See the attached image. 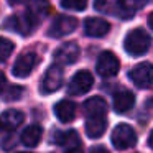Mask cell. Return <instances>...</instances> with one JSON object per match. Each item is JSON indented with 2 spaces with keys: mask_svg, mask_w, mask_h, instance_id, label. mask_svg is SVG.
Listing matches in <instances>:
<instances>
[{
  "mask_svg": "<svg viewBox=\"0 0 153 153\" xmlns=\"http://www.w3.org/2000/svg\"><path fill=\"white\" fill-rule=\"evenodd\" d=\"M77 28V20L69 15H59L53 20L50 27V36L53 38H63L66 35H71Z\"/></svg>",
  "mask_w": 153,
  "mask_h": 153,
  "instance_id": "5b68a950",
  "label": "cell"
},
{
  "mask_svg": "<svg viewBox=\"0 0 153 153\" xmlns=\"http://www.w3.org/2000/svg\"><path fill=\"white\" fill-rule=\"evenodd\" d=\"M110 140H112V145L115 146L117 150H127V148L135 146L137 133L130 125H127V123H119V125L112 130Z\"/></svg>",
  "mask_w": 153,
  "mask_h": 153,
  "instance_id": "7a4b0ae2",
  "label": "cell"
},
{
  "mask_svg": "<svg viewBox=\"0 0 153 153\" xmlns=\"http://www.w3.org/2000/svg\"><path fill=\"white\" fill-rule=\"evenodd\" d=\"M148 107H150V109H152V110H153V97H152V99H150V100H148Z\"/></svg>",
  "mask_w": 153,
  "mask_h": 153,
  "instance_id": "f546056e",
  "label": "cell"
},
{
  "mask_svg": "<svg viewBox=\"0 0 153 153\" xmlns=\"http://www.w3.org/2000/svg\"><path fill=\"white\" fill-rule=\"evenodd\" d=\"M128 77L137 87L148 89L153 84V66L150 63H140L128 73Z\"/></svg>",
  "mask_w": 153,
  "mask_h": 153,
  "instance_id": "3957f363",
  "label": "cell"
},
{
  "mask_svg": "<svg viewBox=\"0 0 153 153\" xmlns=\"http://www.w3.org/2000/svg\"><path fill=\"white\" fill-rule=\"evenodd\" d=\"M38 64V56L35 53H25L17 59L13 66V76L15 77H27L31 74L35 66Z\"/></svg>",
  "mask_w": 153,
  "mask_h": 153,
  "instance_id": "9c48e42d",
  "label": "cell"
},
{
  "mask_svg": "<svg viewBox=\"0 0 153 153\" xmlns=\"http://www.w3.org/2000/svg\"><path fill=\"white\" fill-rule=\"evenodd\" d=\"M54 114H56V117L59 119V122H71V120H74V117H76V104L71 102V100H59V102L54 105Z\"/></svg>",
  "mask_w": 153,
  "mask_h": 153,
  "instance_id": "2e32d148",
  "label": "cell"
},
{
  "mask_svg": "<svg viewBox=\"0 0 153 153\" xmlns=\"http://www.w3.org/2000/svg\"><path fill=\"white\" fill-rule=\"evenodd\" d=\"M94 84V77L89 71H79L73 76L69 86H68V92L71 96H82L87 91H91Z\"/></svg>",
  "mask_w": 153,
  "mask_h": 153,
  "instance_id": "52a82bcc",
  "label": "cell"
},
{
  "mask_svg": "<svg viewBox=\"0 0 153 153\" xmlns=\"http://www.w3.org/2000/svg\"><path fill=\"white\" fill-rule=\"evenodd\" d=\"M146 0H123V5H122V12H120V18L122 20H128L135 15L137 10L143 7Z\"/></svg>",
  "mask_w": 153,
  "mask_h": 153,
  "instance_id": "ffe728a7",
  "label": "cell"
},
{
  "mask_svg": "<svg viewBox=\"0 0 153 153\" xmlns=\"http://www.w3.org/2000/svg\"><path fill=\"white\" fill-rule=\"evenodd\" d=\"M66 153H82V152H81L79 148H73V150H68Z\"/></svg>",
  "mask_w": 153,
  "mask_h": 153,
  "instance_id": "83f0119b",
  "label": "cell"
},
{
  "mask_svg": "<svg viewBox=\"0 0 153 153\" xmlns=\"http://www.w3.org/2000/svg\"><path fill=\"white\" fill-rule=\"evenodd\" d=\"M148 145H150V148L153 150V130H152V133H150V137H148Z\"/></svg>",
  "mask_w": 153,
  "mask_h": 153,
  "instance_id": "4316f807",
  "label": "cell"
},
{
  "mask_svg": "<svg viewBox=\"0 0 153 153\" xmlns=\"http://www.w3.org/2000/svg\"><path fill=\"white\" fill-rule=\"evenodd\" d=\"M150 45H152V38L142 28H135V30L128 31V35L125 36V41H123L125 51L128 54H132V56L145 54L150 50Z\"/></svg>",
  "mask_w": 153,
  "mask_h": 153,
  "instance_id": "6da1fadb",
  "label": "cell"
},
{
  "mask_svg": "<svg viewBox=\"0 0 153 153\" xmlns=\"http://www.w3.org/2000/svg\"><path fill=\"white\" fill-rule=\"evenodd\" d=\"M20 153H30V152H20Z\"/></svg>",
  "mask_w": 153,
  "mask_h": 153,
  "instance_id": "4dcf8cb0",
  "label": "cell"
},
{
  "mask_svg": "<svg viewBox=\"0 0 153 153\" xmlns=\"http://www.w3.org/2000/svg\"><path fill=\"white\" fill-rule=\"evenodd\" d=\"M23 122V114L17 109H8L0 115V128L4 130H15Z\"/></svg>",
  "mask_w": 153,
  "mask_h": 153,
  "instance_id": "9a60e30c",
  "label": "cell"
},
{
  "mask_svg": "<svg viewBox=\"0 0 153 153\" xmlns=\"http://www.w3.org/2000/svg\"><path fill=\"white\" fill-rule=\"evenodd\" d=\"M53 142L59 146H64L68 150L73 148H79L81 146V140L74 130H66V132H56L53 135Z\"/></svg>",
  "mask_w": 153,
  "mask_h": 153,
  "instance_id": "5bb4252c",
  "label": "cell"
},
{
  "mask_svg": "<svg viewBox=\"0 0 153 153\" xmlns=\"http://www.w3.org/2000/svg\"><path fill=\"white\" fill-rule=\"evenodd\" d=\"M91 153H109V150L105 148V146H92L91 148Z\"/></svg>",
  "mask_w": 153,
  "mask_h": 153,
  "instance_id": "cb8c5ba5",
  "label": "cell"
},
{
  "mask_svg": "<svg viewBox=\"0 0 153 153\" xmlns=\"http://www.w3.org/2000/svg\"><path fill=\"white\" fill-rule=\"evenodd\" d=\"M22 92H23V89H22V87H18V86L10 87V89L7 91V96H5V99H7V100H17V99H20Z\"/></svg>",
  "mask_w": 153,
  "mask_h": 153,
  "instance_id": "603a6c76",
  "label": "cell"
},
{
  "mask_svg": "<svg viewBox=\"0 0 153 153\" xmlns=\"http://www.w3.org/2000/svg\"><path fill=\"white\" fill-rule=\"evenodd\" d=\"M10 4H20V2H25V0H8Z\"/></svg>",
  "mask_w": 153,
  "mask_h": 153,
  "instance_id": "f1b7e54d",
  "label": "cell"
},
{
  "mask_svg": "<svg viewBox=\"0 0 153 153\" xmlns=\"http://www.w3.org/2000/svg\"><path fill=\"white\" fill-rule=\"evenodd\" d=\"M13 50H15V45L10 40L0 36V61H5L7 58H10Z\"/></svg>",
  "mask_w": 153,
  "mask_h": 153,
  "instance_id": "44dd1931",
  "label": "cell"
},
{
  "mask_svg": "<svg viewBox=\"0 0 153 153\" xmlns=\"http://www.w3.org/2000/svg\"><path fill=\"white\" fill-rule=\"evenodd\" d=\"M96 69H97V73H99V76H102V77H114L120 69L119 58H117L112 51H104V53L99 54Z\"/></svg>",
  "mask_w": 153,
  "mask_h": 153,
  "instance_id": "277c9868",
  "label": "cell"
},
{
  "mask_svg": "<svg viewBox=\"0 0 153 153\" xmlns=\"http://www.w3.org/2000/svg\"><path fill=\"white\" fill-rule=\"evenodd\" d=\"M63 86V69L59 64H53L51 68H48V71L45 73L43 81H41V92L43 94H51L54 91H58Z\"/></svg>",
  "mask_w": 153,
  "mask_h": 153,
  "instance_id": "8992f818",
  "label": "cell"
},
{
  "mask_svg": "<svg viewBox=\"0 0 153 153\" xmlns=\"http://www.w3.org/2000/svg\"><path fill=\"white\" fill-rule=\"evenodd\" d=\"M146 23H148L150 30L153 31V13H150V15H148V20H146Z\"/></svg>",
  "mask_w": 153,
  "mask_h": 153,
  "instance_id": "484cf974",
  "label": "cell"
},
{
  "mask_svg": "<svg viewBox=\"0 0 153 153\" xmlns=\"http://www.w3.org/2000/svg\"><path fill=\"white\" fill-rule=\"evenodd\" d=\"M61 7L66 10L82 12L87 7V0H61Z\"/></svg>",
  "mask_w": 153,
  "mask_h": 153,
  "instance_id": "7402d4cb",
  "label": "cell"
},
{
  "mask_svg": "<svg viewBox=\"0 0 153 153\" xmlns=\"http://www.w3.org/2000/svg\"><path fill=\"white\" fill-rule=\"evenodd\" d=\"M4 87H5V76H4V73L0 71V94L4 92Z\"/></svg>",
  "mask_w": 153,
  "mask_h": 153,
  "instance_id": "d4e9b609",
  "label": "cell"
},
{
  "mask_svg": "<svg viewBox=\"0 0 153 153\" xmlns=\"http://www.w3.org/2000/svg\"><path fill=\"white\" fill-rule=\"evenodd\" d=\"M81 54V50L76 43L69 41V43H64L54 51V61L58 64H73L77 61Z\"/></svg>",
  "mask_w": 153,
  "mask_h": 153,
  "instance_id": "ba28073f",
  "label": "cell"
},
{
  "mask_svg": "<svg viewBox=\"0 0 153 153\" xmlns=\"http://www.w3.org/2000/svg\"><path fill=\"white\" fill-rule=\"evenodd\" d=\"M135 105V96L130 91H119L114 94V110L117 114H125Z\"/></svg>",
  "mask_w": 153,
  "mask_h": 153,
  "instance_id": "7c38bea8",
  "label": "cell"
},
{
  "mask_svg": "<svg viewBox=\"0 0 153 153\" xmlns=\"http://www.w3.org/2000/svg\"><path fill=\"white\" fill-rule=\"evenodd\" d=\"M50 12V4H48V0H30V4H28V10H27V17L28 20L31 22L33 27H36L41 20L48 15Z\"/></svg>",
  "mask_w": 153,
  "mask_h": 153,
  "instance_id": "30bf717a",
  "label": "cell"
},
{
  "mask_svg": "<svg viewBox=\"0 0 153 153\" xmlns=\"http://www.w3.org/2000/svg\"><path fill=\"white\" fill-rule=\"evenodd\" d=\"M123 0H96L94 2V8L100 13L105 15H115L120 18V12H122Z\"/></svg>",
  "mask_w": 153,
  "mask_h": 153,
  "instance_id": "ac0fdd59",
  "label": "cell"
},
{
  "mask_svg": "<svg viewBox=\"0 0 153 153\" xmlns=\"http://www.w3.org/2000/svg\"><path fill=\"white\" fill-rule=\"evenodd\" d=\"M43 130L40 125H30L22 132V143L27 146H36L41 140Z\"/></svg>",
  "mask_w": 153,
  "mask_h": 153,
  "instance_id": "d6986e66",
  "label": "cell"
},
{
  "mask_svg": "<svg viewBox=\"0 0 153 153\" xmlns=\"http://www.w3.org/2000/svg\"><path fill=\"white\" fill-rule=\"evenodd\" d=\"M84 114L86 117L105 115L107 114V102L102 97H91L84 102Z\"/></svg>",
  "mask_w": 153,
  "mask_h": 153,
  "instance_id": "e0dca14e",
  "label": "cell"
},
{
  "mask_svg": "<svg viewBox=\"0 0 153 153\" xmlns=\"http://www.w3.org/2000/svg\"><path fill=\"white\" fill-rule=\"evenodd\" d=\"M107 128V117L105 115H96L87 117L86 120V133L89 138H99L104 135Z\"/></svg>",
  "mask_w": 153,
  "mask_h": 153,
  "instance_id": "4fadbf2b",
  "label": "cell"
},
{
  "mask_svg": "<svg viewBox=\"0 0 153 153\" xmlns=\"http://www.w3.org/2000/svg\"><path fill=\"white\" fill-rule=\"evenodd\" d=\"M110 30V25L109 22H105L104 18H96V17H91L84 22V31H86L87 36H92V38H100V36H105Z\"/></svg>",
  "mask_w": 153,
  "mask_h": 153,
  "instance_id": "8fae6325",
  "label": "cell"
}]
</instances>
